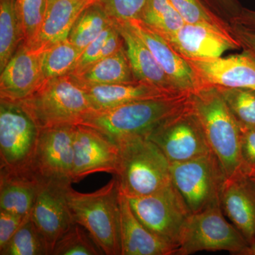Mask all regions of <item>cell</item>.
<instances>
[{
  "mask_svg": "<svg viewBox=\"0 0 255 255\" xmlns=\"http://www.w3.org/2000/svg\"><path fill=\"white\" fill-rule=\"evenodd\" d=\"M41 183L31 169H0V211L30 216Z\"/></svg>",
  "mask_w": 255,
  "mask_h": 255,
  "instance_id": "cell-23",
  "label": "cell"
},
{
  "mask_svg": "<svg viewBox=\"0 0 255 255\" xmlns=\"http://www.w3.org/2000/svg\"><path fill=\"white\" fill-rule=\"evenodd\" d=\"M231 30L241 49L255 60V33L238 24L231 25Z\"/></svg>",
  "mask_w": 255,
  "mask_h": 255,
  "instance_id": "cell-39",
  "label": "cell"
},
{
  "mask_svg": "<svg viewBox=\"0 0 255 255\" xmlns=\"http://www.w3.org/2000/svg\"><path fill=\"white\" fill-rule=\"evenodd\" d=\"M94 2L95 0H48L43 23L30 47L44 51L68 39L79 16Z\"/></svg>",
  "mask_w": 255,
  "mask_h": 255,
  "instance_id": "cell-20",
  "label": "cell"
},
{
  "mask_svg": "<svg viewBox=\"0 0 255 255\" xmlns=\"http://www.w3.org/2000/svg\"><path fill=\"white\" fill-rule=\"evenodd\" d=\"M41 129L18 102L0 100V169H31Z\"/></svg>",
  "mask_w": 255,
  "mask_h": 255,
  "instance_id": "cell-8",
  "label": "cell"
},
{
  "mask_svg": "<svg viewBox=\"0 0 255 255\" xmlns=\"http://www.w3.org/2000/svg\"><path fill=\"white\" fill-rule=\"evenodd\" d=\"M114 24V21L100 6L92 3L80 14L73 25L69 41L82 50L102 32Z\"/></svg>",
  "mask_w": 255,
  "mask_h": 255,
  "instance_id": "cell-26",
  "label": "cell"
},
{
  "mask_svg": "<svg viewBox=\"0 0 255 255\" xmlns=\"http://www.w3.org/2000/svg\"><path fill=\"white\" fill-rule=\"evenodd\" d=\"M122 255H172L177 250L151 233L134 214L125 194L119 189Z\"/></svg>",
  "mask_w": 255,
  "mask_h": 255,
  "instance_id": "cell-19",
  "label": "cell"
},
{
  "mask_svg": "<svg viewBox=\"0 0 255 255\" xmlns=\"http://www.w3.org/2000/svg\"><path fill=\"white\" fill-rule=\"evenodd\" d=\"M251 174H253V175H254V176H255V172H253V173H251Z\"/></svg>",
  "mask_w": 255,
  "mask_h": 255,
  "instance_id": "cell-42",
  "label": "cell"
},
{
  "mask_svg": "<svg viewBox=\"0 0 255 255\" xmlns=\"http://www.w3.org/2000/svg\"><path fill=\"white\" fill-rule=\"evenodd\" d=\"M163 38L185 59L217 58L227 50L241 49L232 33L209 23H186Z\"/></svg>",
  "mask_w": 255,
  "mask_h": 255,
  "instance_id": "cell-14",
  "label": "cell"
},
{
  "mask_svg": "<svg viewBox=\"0 0 255 255\" xmlns=\"http://www.w3.org/2000/svg\"><path fill=\"white\" fill-rule=\"evenodd\" d=\"M41 128L78 125L92 107L86 92L71 75L46 80L18 102Z\"/></svg>",
  "mask_w": 255,
  "mask_h": 255,
  "instance_id": "cell-5",
  "label": "cell"
},
{
  "mask_svg": "<svg viewBox=\"0 0 255 255\" xmlns=\"http://www.w3.org/2000/svg\"><path fill=\"white\" fill-rule=\"evenodd\" d=\"M186 23H206L232 33L231 25L215 14L201 0H169ZM233 34V33H232Z\"/></svg>",
  "mask_w": 255,
  "mask_h": 255,
  "instance_id": "cell-33",
  "label": "cell"
},
{
  "mask_svg": "<svg viewBox=\"0 0 255 255\" xmlns=\"http://www.w3.org/2000/svg\"><path fill=\"white\" fill-rule=\"evenodd\" d=\"M71 184L63 191L75 223L86 230L104 255H122L117 178L93 192H79Z\"/></svg>",
  "mask_w": 255,
  "mask_h": 255,
  "instance_id": "cell-2",
  "label": "cell"
},
{
  "mask_svg": "<svg viewBox=\"0 0 255 255\" xmlns=\"http://www.w3.org/2000/svg\"><path fill=\"white\" fill-rule=\"evenodd\" d=\"M119 146L117 178L127 197L152 194L172 183L171 164L158 146L147 137H137Z\"/></svg>",
  "mask_w": 255,
  "mask_h": 255,
  "instance_id": "cell-4",
  "label": "cell"
},
{
  "mask_svg": "<svg viewBox=\"0 0 255 255\" xmlns=\"http://www.w3.org/2000/svg\"><path fill=\"white\" fill-rule=\"evenodd\" d=\"M242 167L253 173L255 172V129L242 131L241 141Z\"/></svg>",
  "mask_w": 255,
  "mask_h": 255,
  "instance_id": "cell-38",
  "label": "cell"
},
{
  "mask_svg": "<svg viewBox=\"0 0 255 255\" xmlns=\"http://www.w3.org/2000/svg\"><path fill=\"white\" fill-rule=\"evenodd\" d=\"M104 255L86 230L74 224L57 242L52 255Z\"/></svg>",
  "mask_w": 255,
  "mask_h": 255,
  "instance_id": "cell-31",
  "label": "cell"
},
{
  "mask_svg": "<svg viewBox=\"0 0 255 255\" xmlns=\"http://www.w3.org/2000/svg\"><path fill=\"white\" fill-rule=\"evenodd\" d=\"M48 0H16L24 36V42L31 46L36 39L46 14Z\"/></svg>",
  "mask_w": 255,
  "mask_h": 255,
  "instance_id": "cell-32",
  "label": "cell"
},
{
  "mask_svg": "<svg viewBox=\"0 0 255 255\" xmlns=\"http://www.w3.org/2000/svg\"><path fill=\"white\" fill-rule=\"evenodd\" d=\"M232 24H238L255 33V11L243 8L239 15L233 20Z\"/></svg>",
  "mask_w": 255,
  "mask_h": 255,
  "instance_id": "cell-40",
  "label": "cell"
},
{
  "mask_svg": "<svg viewBox=\"0 0 255 255\" xmlns=\"http://www.w3.org/2000/svg\"><path fill=\"white\" fill-rule=\"evenodd\" d=\"M73 183L97 172L115 175L119 146L92 128L78 124L73 140Z\"/></svg>",
  "mask_w": 255,
  "mask_h": 255,
  "instance_id": "cell-12",
  "label": "cell"
},
{
  "mask_svg": "<svg viewBox=\"0 0 255 255\" xmlns=\"http://www.w3.org/2000/svg\"><path fill=\"white\" fill-rule=\"evenodd\" d=\"M220 206L249 246L255 239V177L243 168L223 184Z\"/></svg>",
  "mask_w": 255,
  "mask_h": 255,
  "instance_id": "cell-16",
  "label": "cell"
},
{
  "mask_svg": "<svg viewBox=\"0 0 255 255\" xmlns=\"http://www.w3.org/2000/svg\"><path fill=\"white\" fill-rule=\"evenodd\" d=\"M127 198L139 221L177 252L183 228L191 213L172 183L148 195Z\"/></svg>",
  "mask_w": 255,
  "mask_h": 255,
  "instance_id": "cell-9",
  "label": "cell"
},
{
  "mask_svg": "<svg viewBox=\"0 0 255 255\" xmlns=\"http://www.w3.org/2000/svg\"><path fill=\"white\" fill-rule=\"evenodd\" d=\"M114 27H115V21L114 25L102 32L95 41L90 43L85 49L82 50L78 63L75 65V68L70 75H78L82 73L85 69L91 66L100 60L101 53L105 46L106 41L112 34Z\"/></svg>",
  "mask_w": 255,
  "mask_h": 255,
  "instance_id": "cell-35",
  "label": "cell"
},
{
  "mask_svg": "<svg viewBox=\"0 0 255 255\" xmlns=\"http://www.w3.org/2000/svg\"><path fill=\"white\" fill-rule=\"evenodd\" d=\"M139 20L162 37L173 34L186 23L169 0H147Z\"/></svg>",
  "mask_w": 255,
  "mask_h": 255,
  "instance_id": "cell-27",
  "label": "cell"
},
{
  "mask_svg": "<svg viewBox=\"0 0 255 255\" xmlns=\"http://www.w3.org/2000/svg\"><path fill=\"white\" fill-rule=\"evenodd\" d=\"M81 54V50L68 38L43 51L41 65L45 80L70 75Z\"/></svg>",
  "mask_w": 255,
  "mask_h": 255,
  "instance_id": "cell-28",
  "label": "cell"
},
{
  "mask_svg": "<svg viewBox=\"0 0 255 255\" xmlns=\"http://www.w3.org/2000/svg\"><path fill=\"white\" fill-rule=\"evenodd\" d=\"M215 14L231 25L243 9L238 0H201Z\"/></svg>",
  "mask_w": 255,
  "mask_h": 255,
  "instance_id": "cell-37",
  "label": "cell"
},
{
  "mask_svg": "<svg viewBox=\"0 0 255 255\" xmlns=\"http://www.w3.org/2000/svg\"><path fill=\"white\" fill-rule=\"evenodd\" d=\"M79 84L86 92L92 110L95 111L108 110L131 102L163 98L184 93H172L141 81L112 85Z\"/></svg>",
  "mask_w": 255,
  "mask_h": 255,
  "instance_id": "cell-22",
  "label": "cell"
},
{
  "mask_svg": "<svg viewBox=\"0 0 255 255\" xmlns=\"http://www.w3.org/2000/svg\"><path fill=\"white\" fill-rule=\"evenodd\" d=\"M249 244L232 223L228 222L220 204L191 214L181 234L178 255L199 252L227 251L246 255Z\"/></svg>",
  "mask_w": 255,
  "mask_h": 255,
  "instance_id": "cell-6",
  "label": "cell"
},
{
  "mask_svg": "<svg viewBox=\"0 0 255 255\" xmlns=\"http://www.w3.org/2000/svg\"><path fill=\"white\" fill-rule=\"evenodd\" d=\"M76 126L67 124L41 129L31 169L42 182L58 185L73 183Z\"/></svg>",
  "mask_w": 255,
  "mask_h": 255,
  "instance_id": "cell-11",
  "label": "cell"
},
{
  "mask_svg": "<svg viewBox=\"0 0 255 255\" xmlns=\"http://www.w3.org/2000/svg\"><path fill=\"white\" fill-rule=\"evenodd\" d=\"M147 0H95L114 21L140 19Z\"/></svg>",
  "mask_w": 255,
  "mask_h": 255,
  "instance_id": "cell-34",
  "label": "cell"
},
{
  "mask_svg": "<svg viewBox=\"0 0 255 255\" xmlns=\"http://www.w3.org/2000/svg\"><path fill=\"white\" fill-rule=\"evenodd\" d=\"M115 25L123 38L129 63L137 80L172 93L187 92L176 88L159 66L148 47L127 21H115Z\"/></svg>",
  "mask_w": 255,
  "mask_h": 255,
  "instance_id": "cell-21",
  "label": "cell"
},
{
  "mask_svg": "<svg viewBox=\"0 0 255 255\" xmlns=\"http://www.w3.org/2000/svg\"><path fill=\"white\" fill-rule=\"evenodd\" d=\"M198 88H243L255 90V60L241 54L211 59H186Z\"/></svg>",
  "mask_w": 255,
  "mask_h": 255,
  "instance_id": "cell-13",
  "label": "cell"
},
{
  "mask_svg": "<svg viewBox=\"0 0 255 255\" xmlns=\"http://www.w3.org/2000/svg\"><path fill=\"white\" fill-rule=\"evenodd\" d=\"M171 179L191 214L220 204L226 174L212 152L171 164Z\"/></svg>",
  "mask_w": 255,
  "mask_h": 255,
  "instance_id": "cell-7",
  "label": "cell"
},
{
  "mask_svg": "<svg viewBox=\"0 0 255 255\" xmlns=\"http://www.w3.org/2000/svg\"><path fill=\"white\" fill-rule=\"evenodd\" d=\"M84 85H112L139 81L132 73L125 46L107 58L96 62L78 75H71Z\"/></svg>",
  "mask_w": 255,
  "mask_h": 255,
  "instance_id": "cell-24",
  "label": "cell"
},
{
  "mask_svg": "<svg viewBox=\"0 0 255 255\" xmlns=\"http://www.w3.org/2000/svg\"><path fill=\"white\" fill-rule=\"evenodd\" d=\"M246 255H255V239L252 243L251 246L248 248V251L246 252Z\"/></svg>",
  "mask_w": 255,
  "mask_h": 255,
  "instance_id": "cell-41",
  "label": "cell"
},
{
  "mask_svg": "<svg viewBox=\"0 0 255 255\" xmlns=\"http://www.w3.org/2000/svg\"><path fill=\"white\" fill-rule=\"evenodd\" d=\"M65 186L42 182L30 214L46 241L50 255L57 242L75 224L64 194Z\"/></svg>",
  "mask_w": 255,
  "mask_h": 255,
  "instance_id": "cell-17",
  "label": "cell"
},
{
  "mask_svg": "<svg viewBox=\"0 0 255 255\" xmlns=\"http://www.w3.org/2000/svg\"><path fill=\"white\" fill-rule=\"evenodd\" d=\"M190 100L211 152L226 178L231 177L242 167L241 128L216 88H198L191 93Z\"/></svg>",
  "mask_w": 255,
  "mask_h": 255,
  "instance_id": "cell-3",
  "label": "cell"
},
{
  "mask_svg": "<svg viewBox=\"0 0 255 255\" xmlns=\"http://www.w3.org/2000/svg\"><path fill=\"white\" fill-rule=\"evenodd\" d=\"M147 137L158 146L170 164L185 162L211 152L190 99L182 110L159 124Z\"/></svg>",
  "mask_w": 255,
  "mask_h": 255,
  "instance_id": "cell-10",
  "label": "cell"
},
{
  "mask_svg": "<svg viewBox=\"0 0 255 255\" xmlns=\"http://www.w3.org/2000/svg\"><path fill=\"white\" fill-rule=\"evenodd\" d=\"M29 217L30 216H23L8 211H0V251L4 249L15 233Z\"/></svg>",
  "mask_w": 255,
  "mask_h": 255,
  "instance_id": "cell-36",
  "label": "cell"
},
{
  "mask_svg": "<svg viewBox=\"0 0 255 255\" xmlns=\"http://www.w3.org/2000/svg\"><path fill=\"white\" fill-rule=\"evenodd\" d=\"M127 22L148 47L159 66L176 88L187 92H194L197 90V82L190 65L163 37L140 20H131Z\"/></svg>",
  "mask_w": 255,
  "mask_h": 255,
  "instance_id": "cell-18",
  "label": "cell"
},
{
  "mask_svg": "<svg viewBox=\"0 0 255 255\" xmlns=\"http://www.w3.org/2000/svg\"><path fill=\"white\" fill-rule=\"evenodd\" d=\"M42 53L24 41L20 45L0 72V100L21 102L46 81L42 70Z\"/></svg>",
  "mask_w": 255,
  "mask_h": 255,
  "instance_id": "cell-15",
  "label": "cell"
},
{
  "mask_svg": "<svg viewBox=\"0 0 255 255\" xmlns=\"http://www.w3.org/2000/svg\"><path fill=\"white\" fill-rule=\"evenodd\" d=\"M231 111L241 131L255 129V90L216 88Z\"/></svg>",
  "mask_w": 255,
  "mask_h": 255,
  "instance_id": "cell-29",
  "label": "cell"
},
{
  "mask_svg": "<svg viewBox=\"0 0 255 255\" xmlns=\"http://www.w3.org/2000/svg\"><path fill=\"white\" fill-rule=\"evenodd\" d=\"M23 41L16 0H0V72Z\"/></svg>",
  "mask_w": 255,
  "mask_h": 255,
  "instance_id": "cell-25",
  "label": "cell"
},
{
  "mask_svg": "<svg viewBox=\"0 0 255 255\" xmlns=\"http://www.w3.org/2000/svg\"><path fill=\"white\" fill-rule=\"evenodd\" d=\"M192 92L138 101L108 110H92L80 125L92 128L117 145L137 137H147L165 119L182 110Z\"/></svg>",
  "mask_w": 255,
  "mask_h": 255,
  "instance_id": "cell-1",
  "label": "cell"
},
{
  "mask_svg": "<svg viewBox=\"0 0 255 255\" xmlns=\"http://www.w3.org/2000/svg\"><path fill=\"white\" fill-rule=\"evenodd\" d=\"M1 255H50L48 246L30 217L15 233Z\"/></svg>",
  "mask_w": 255,
  "mask_h": 255,
  "instance_id": "cell-30",
  "label": "cell"
}]
</instances>
